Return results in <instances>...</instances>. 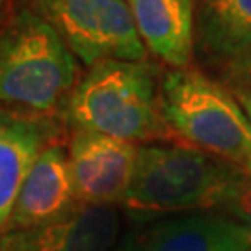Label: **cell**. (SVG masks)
Wrapping results in <instances>:
<instances>
[{
  "mask_svg": "<svg viewBox=\"0 0 251 251\" xmlns=\"http://www.w3.org/2000/svg\"><path fill=\"white\" fill-rule=\"evenodd\" d=\"M162 73L145 60H106L78 76L63 108L71 130L136 145L175 144L160 112Z\"/></svg>",
  "mask_w": 251,
  "mask_h": 251,
  "instance_id": "obj_1",
  "label": "cell"
},
{
  "mask_svg": "<svg viewBox=\"0 0 251 251\" xmlns=\"http://www.w3.org/2000/svg\"><path fill=\"white\" fill-rule=\"evenodd\" d=\"M78 60L34 8L0 23V102L19 112L56 116L78 80Z\"/></svg>",
  "mask_w": 251,
  "mask_h": 251,
  "instance_id": "obj_2",
  "label": "cell"
},
{
  "mask_svg": "<svg viewBox=\"0 0 251 251\" xmlns=\"http://www.w3.org/2000/svg\"><path fill=\"white\" fill-rule=\"evenodd\" d=\"M160 112L175 144L251 173V123L238 99L198 65L162 73Z\"/></svg>",
  "mask_w": 251,
  "mask_h": 251,
  "instance_id": "obj_3",
  "label": "cell"
},
{
  "mask_svg": "<svg viewBox=\"0 0 251 251\" xmlns=\"http://www.w3.org/2000/svg\"><path fill=\"white\" fill-rule=\"evenodd\" d=\"M246 171L179 144L138 145L123 206L147 214L218 210Z\"/></svg>",
  "mask_w": 251,
  "mask_h": 251,
  "instance_id": "obj_4",
  "label": "cell"
},
{
  "mask_svg": "<svg viewBox=\"0 0 251 251\" xmlns=\"http://www.w3.org/2000/svg\"><path fill=\"white\" fill-rule=\"evenodd\" d=\"M34 9L86 67L106 60L138 62L147 56L126 0H36Z\"/></svg>",
  "mask_w": 251,
  "mask_h": 251,
  "instance_id": "obj_5",
  "label": "cell"
},
{
  "mask_svg": "<svg viewBox=\"0 0 251 251\" xmlns=\"http://www.w3.org/2000/svg\"><path fill=\"white\" fill-rule=\"evenodd\" d=\"M65 151L78 205L125 203L134 175L138 145L90 130H71Z\"/></svg>",
  "mask_w": 251,
  "mask_h": 251,
  "instance_id": "obj_6",
  "label": "cell"
},
{
  "mask_svg": "<svg viewBox=\"0 0 251 251\" xmlns=\"http://www.w3.org/2000/svg\"><path fill=\"white\" fill-rule=\"evenodd\" d=\"M56 142H62V125L52 116L0 110V231L37 156Z\"/></svg>",
  "mask_w": 251,
  "mask_h": 251,
  "instance_id": "obj_7",
  "label": "cell"
},
{
  "mask_svg": "<svg viewBox=\"0 0 251 251\" xmlns=\"http://www.w3.org/2000/svg\"><path fill=\"white\" fill-rule=\"evenodd\" d=\"M121 216L116 206H80L58 222L0 236V251H112Z\"/></svg>",
  "mask_w": 251,
  "mask_h": 251,
  "instance_id": "obj_8",
  "label": "cell"
},
{
  "mask_svg": "<svg viewBox=\"0 0 251 251\" xmlns=\"http://www.w3.org/2000/svg\"><path fill=\"white\" fill-rule=\"evenodd\" d=\"M80 206L73 192L67 151L63 142H56L41 151L26 175L4 233L52 224Z\"/></svg>",
  "mask_w": 251,
  "mask_h": 251,
  "instance_id": "obj_9",
  "label": "cell"
},
{
  "mask_svg": "<svg viewBox=\"0 0 251 251\" xmlns=\"http://www.w3.org/2000/svg\"><path fill=\"white\" fill-rule=\"evenodd\" d=\"M144 251H251V231L218 210L171 214L132 234Z\"/></svg>",
  "mask_w": 251,
  "mask_h": 251,
  "instance_id": "obj_10",
  "label": "cell"
},
{
  "mask_svg": "<svg viewBox=\"0 0 251 251\" xmlns=\"http://www.w3.org/2000/svg\"><path fill=\"white\" fill-rule=\"evenodd\" d=\"M251 49V0H194V58L210 73Z\"/></svg>",
  "mask_w": 251,
  "mask_h": 251,
  "instance_id": "obj_11",
  "label": "cell"
},
{
  "mask_svg": "<svg viewBox=\"0 0 251 251\" xmlns=\"http://www.w3.org/2000/svg\"><path fill=\"white\" fill-rule=\"evenodd\" d=\"M145 49L170 69L194 65V0H126Z\"/></svg>",
  "mask_w": 251,
  "mask_h": 251,
  "instance_id": "obj_12",
  "label": "cell"
},
{
  "mask_svg": "<svg viewBox=\"0 0 251 251\" xmlns=\"http://www.w3.org/2000/svg\"><path fill=\"white\" fill-rule=\"evenodd\" d=\"M218 212L231 216L251 231V173H246L231 188Z\"/></svg>",
  "mask_w": 251,
  "mask_h": 251,
  "instance_id": "obj_13",
  "label": "cell"
},
{
  "mask_svg": "<svg viewBox=\"0 0 251 251\" xmlns=\"http://www.w3.org/2000/svg\"><path fill=\"white\" fill-rule=\"evenodd\" d=\"M214 78L231 91H250L251 93V49L246 50L238 60L229 63L225 69H222Z\"/></svg>",
  "mask_w": 251,
  "mask_h": 251,
  "instance_id": "obj_14",
  "label": "cell"
},
{
  "mask_svg": "<svg viewBox=\"0 0 251 251\" xmlns=\"http://www.w3.org/2000/svg\"><path fill=\"white\" fill-rule=\"evenodd\" d=\"M233 93L234 97L238 99V102H240V106L244 108V112H246V116H248L251 123V93L250 91H233Z\"/></svg>",
  "mask_w": 251,
  "mask_h": 251,
  "instance_id": "obj_15",
  "label": "cell"
},
{
  "mask_svg": "<svg viewBox=\"0 0 251 251\" xmlns=\"http://www.w3.org/2000/svg\"><path fill=\"white\" fill-rule=\"evenodd\" d=\"M112 251H144V250L138 246V242L134 240V236L130 234V236H126L123 242L117 244V246Z\"/></svg>",
  "mask_w": 251,
  "mask_h": 251,
  "instance_id": "obj_16",
  "label": "cell"
},
{
  "mask_svg": "<svg viewBox=\"0 0 251 251\" xmlns=\"http://www.w3.org/2000/svg\"><path fill=\"white\" fill-rule=\"evenodd\" d=\"M4 8H6V0H0V23H2V15H4Z\"/></svg>",
  "mask_w": 251,
  "mask_h": 251,
  "instance_id": "obj_17",
  "label": "cell"
}]
</instances>
